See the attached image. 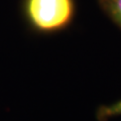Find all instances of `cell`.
<instances>
[{"label":"cell","instance_id":"7a4b0ae2","mask_svg":"<svg viewBox=\"0 0 121 121\" xmlns=\"http://www.w3.org/2000/svg\"><path fill=\"white\" fill-rule=\"evenodd\" d=\"M108 17L121 29V0H98Z\"/></svg>","mask_w":121,"mask_h":121},{"label":"cell","instance_id":"3957f363","mask_svg":"<svg viewBox=\"0 0 121 121\" xmlns=\"http://www.w3.org/2000/svg\"><path fill=\"white\" fill-rule=\"evenodd\" d=\"M117 116H121V100L110 105L101 106L97 111V118L99 121H106Z\"/></svg>","mask_w":121,"mask_h":121},{"label":"cell","instance_id":"6da1fadb","mask_svg":"<svg viewBox=\"0 0 121 121\" xmlns=\"http://www.w3.org/2000/svg\"><path fill=\"white\" fill-rule=\"evenodd\" d=\"M24 8L30 24L43 32L66 27L75 12L74 0H25Z\"/></svg>","mask_w":121,"mask_h":121}]
</instances>
